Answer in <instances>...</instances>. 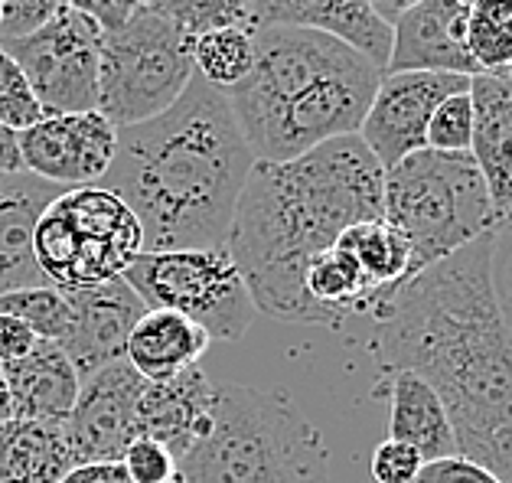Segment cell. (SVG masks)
<instances>
[{
	"label": "cell",
	"instance_id": "28",
	"mask_svg": "<svg viewBox=\"0 0 512 483\" xmlns=\"http://www.w3.org/2000/svg\"><path fill=\"white\" fill-rule=\"evenodd\" d=\"M0 314L17 317L20 324H27L36 333V340L62 343V337H66V330H69L66 294L49 288V284L0 294Z\"/></svg>",
	"mask_w": 512,
	"mask_h": 483
},
{
	"label": "cell",
	"instance_id": "41",
	"mask_svg": "<svg viewBox=\"0 0 512 483\" xmlns=\"http://www.w3.org/2000/svg\"><path fill=\"white\" fill-rule=\"evenodd\" d=\"M137 4H141V7H147V0H137Z\"/></svg>",
	"mask_w": 512,
	"mask_h": 483
},
{
	"label": "cell",
	"instance_id": "8",
	"mask_svg": "<svg viewBox=\"0 0 512 483\" xmlns=\"http://www.w3.org/2000/svg\"><path fill=\"white\" fill-rule=\"evenodd\" d=\"M196 76L193 36L134 10L115 30H102L98 46V111L115 128H131L167 111Z\"/></svg>",
	"mask_w": 512,
	"mask_h": 483
},
{
	"label": "cell",
	"instance_id": "16",
	"mask_svg": "<svg viewBox=\"0 0 512 483\" xmlns=\"http://www.w3.org/2000/svg\"><path fill=\"white\" fill-rule=\"evenodd\" d=\"M473 138L470 157L483 173L493 203V232L512 226V69L470 79Z\"/></svg>",
	"mask_w": 512,
	"mask_h": 483
},
{
	"label": "cell",
	"instance_id": "33",
	"mask_svg": "<svg viewBox=\"0 0 512 483\" xmlns=\"http://www.w3.org/2000/svg\"><path fill=\"white\" fill-rule=\"evenodd\" d=\"M424 467V457L408 448L402 441H382L372 454V480L376 483H418V474Z\"/></svg>",
	"mask_w": 512,
	"mask_h": 483
},
{
	"label": "cell",
	"instance_id": "11",
	"mask_svg": "<svg viewBox=\"0 0 512 483\" xmlns=\"http://www.w3.org/2000/svg\"><path fill=\"white\" fill-rule=\"evenodd\" d=\"M467 89L470 79L451 72H382L356 138L369 147L382 170H392L398 160L424 147L434 108Z\"/></svg>",
	"mask_w": 512,
	"mask_h": 483
},
{
	"label": "cell",
	"instance_id": "25",
	"mask_svg": "<svg viewBox=\"0 0 512 483\" xmlns=\"http://www.w3.org/2000/svg\"><path fill=\"white\" fill-rule=\"evenodd\" d=\"M255 63V33L245 27H226L193 36V69L212 89H235Z\"/></svg>",
	"mask_w": 512,
	"mask_h": 483
},
{
	"label": "cell",
	"instance_id": "32",
	"mask_svg": "<svg viewBox=\"0 0 512 483\" xmlns=\"http://www.w3.org/2000/svg\"><path fill=\"white\" fill-rule=\"evenodd\" d=\"M59 10H66V0H0V43L36 33Z\"/></svg>",
	"mask_w": 512,
	"mask_h": 483
},
{
	"label": "cell",
	"instance_id": "23",
	"mask_svg": "<svg viewBox=\"0 0 512 483\" xmlns=\"http://www.w3.org/2000/svg\"><path fill=\"white\" fill-rule=\"evenodd\" d=\"M72 467L62 425L17 418L0 425V483H59Z\"/></svg>",
	"mask_w": 512,
	"mask_h": 483
},
{
	"label": "cell",
	"instance_id": "5",
	"mask_svg": "<svg viewBox=\"0 0 512 483\" xmlns=\"http://www.w3.org/2000/svg\"><path fill=\"white\" fill-rule=\"evenodd\" d=\"M177 483H330V448L287 392L216 386L212 425Z\"/></svg>",
	"mask_w": 512,
	"mask_h": 483
},
{
	"label": "cell",
	"instance_id": "4",
	"mask_svg": "<svg viewBox=\"0 0 512 483\" xmlns=\"http://www.w3.org/2000/svg\"><path fill=\"white\" fill-rule=\"evenodd\" d=\"M255 63L226 92L255 164H284L356 134L382 69L330 33L258 27Z\"/></svg>",
	"mask_w": 512,
	"mask_h": 483
},
{
	"label": "cell",
	"instance_id": "17",
	"mask_svg": "<svg viewBox=\"0 0 512 483\" xmlns=\"http://www.w3.org/2000/svg\"><path fill=\"white\" fill-rule=\"evenodd\" d=\"M216 386L193 366L167 382H147L134 408V438H151L177 457L186 454L209 431Z\"/></svg>",
	"mask_w": 512,
	"mask_h": 483
},
{
	"label": "cell",
	"instance_id": "36",
	"mask_svg": "<svg viewBox=\"0 0 512 483\" xmlns=\"http://www.w3.org/2000/svg\"><path fill=\"white\" fill-rule=\"evenodd\" d=\"M66 7L92 17L102 30H115L128 20L134 10H141L137 0H66Z\"/></svg>",
	"mask_w": 512,
	"mask_h": 483
},
{
	"label": "cell",
	"instance_id": "21",
	"mask_svg": "<svg viewBox=\"0 0 512 483\" xmlns=\"http://www.w3.org/2000/svg\"><path fill=\"white\" fill-rule=\"evenodd\" d=\"M376 395L389 399V438L415 448L424 464L457 454L454 428L437 392L415 373L379 376Z\"/></svg>",
	"mask_w": 512,
	"mask_h": 483
},
{
	"label": "cell",
	"instance_id": "1",
	"mask_svg": "<svg viewBox=\"0 0 512 483\" xmlns=\"http://www.w3.org/2000/svg\"><path fill=\"white\" fill-rule=\"evenodd\" d=\"M493 232L424 268L372 311L379 376L415 373L451 418L457 454L512 483V333L490 284Z\"/></svg>",
	"mask_w": 512,
	"mask_h": 483
},
{
	"label": "cell",
	"instance_id": "13",
	"mask_svg": "<svg viewBox=\"0 0 512 483\" xmlns=\"http://www.w3.org/2000/svg\"><path fill=\"white\" fill-rule=\"evenodd\" d=\"M147 382L131 369L128 359H115L95 373L82 376L76 405L62 421V435L72 464L121 461L134 441V408Z\"/></svg>",
	"mask_w": 512,
	"mask_h": 483
},
{
	"label": "cell",
	"instance_id": "20",
	"mask_svg": "<svg viewBox=\"0 0 512 483\" xmlns=\"http://www.w3.org/2000/svg\"><path fill=\"white\" fill-rule=\"evenodd\" d=\"M4 379L17 421H53V425L69 418L82 382L66 350L53 340H40L23 359L4 366Z\"/></svg>",
	"mask_w": 512,
	"mask_h": 483
},
{
	"label": "cell",
	"instance_id": "19",
	"mask_svg": "<svg viewBox=\"0 0 512 483\" xmlns=\"http://www.w3.org/2000/svg\"><path fill=\"white\" fill-rule=\"evenodd\" d=\"M59 193L66 187L33 177L30 170L0 173V294L46 284L33 255V235Z\"/></svg>",
	"mask_w": 512,
	"mask_h": 483
},
{
	"label": "cell",
	"instance_id": "26",
	"mask_svg": "<svg viewBox=\"0 0 512 483\" xmlns=\"http://www.w3.org/2000/svg\"><path fill=\"white\" fill-rule=\"evenodd\" d=\"M467 53L480 72L512 69V0H473Z\"/></svg>",
	"mask_w": 512,
	"mask_h": 483
},
{
	"label": "cell",
	"instance_id": "27",
	"mask_svg": "<svg viewBox=\"0 0 512 483\" xmlns=\"http://www.w3.org/2000/svg\"><path fill=\"white\" fill-rule=\"evenodd\" d=\"M147 10L170 20L186 36L226 27L252 30V0H147Z\"/></svg>",
	"mask_w": 512,
	"mask_h": 483
},
{
	"label": "cell",
	"instance_id": "6",
	"mask_svg": "<svg viewBox=\"0 0 512 483\" xmlns=\"http://www.w3.org/2000/svg\"><path fill=\"white\" fill-rule=\"evenodd\" d=\"M382 219L405 235L408 281L493 232V203L470 154L421 151L385 170Z\"/></svg>",
	"mask_w": 512,
	"mask_h": 483
},
{
	"label": "cell",
	"instance_id": "24",
	"mask_svg": "<svg viewBox=\"0 0 512 483\" xmlns=\"http://www.w3.org/2000/svg\"><path fill=\"white\" fill-rule=\"evenodd\" d=\"M336 245L356 258L359 268L369 275V281L382 291V301L408 281L411 249H408L405 235L395 226H389L385 219L356 222V226H349L340 239H336Z\"/></svg>",
	"mask_w": 512,
	"mask_h": 483
},
{
	"label": "cell",
	"instance_id": "14",
	"mask_svg": "<svg viewBox=\"0 0 512 483\" xmlns=\"http://www.w3.org/2000/svg\"><path fill=\"white\" fill-rule=\"evenodd\" d=\"M66 304L69 330L59 346L72 359L79 379L115 363V359H124V346H128L134 324L147 314L141 297L131 291L124 278H111L82 291H66Z\"/></svg>",
	"mask_w": 512,
	"mask_h": 483
},
{
	"label": "cell",
	"instance_id": "30",
	"mask_svg": "<svg viewBox=\"0 0 512 483\" xmlns=\"http://www.w3.org/2000/svg\"><path fill=\"white\" fill-rule=\"evenodd\" d=\"M43 118V108L36 102L23 69L14 63V56L0 46V125L10 131H23Z\"/></svg>",
	"mask_w": 512,
	"mask_h": 483
},
{
	"label": "cell",
	"instance_id": "18",
	"mask_svg": "<svg viewBox=\"0 0 512 483\" xmlns=\"http://www.w3.org/2000/svg\"><path fill=\"white\" fill-rule=\"evenodd\" d=\"M304 27L330 33L353 46L382 72L392 53V27L376 17L369 0H252V30Z\"/></svg>",
	"mask_w": 512,
	"mask_h": 483
},
{
	"label": "cell",
	"instance_id": "12",
	"mask_svg": "<svg viewBox=\"0 0 512 483\" xmlns=\"http://www.w3.org/2000/svg\"><path fill=\"white\" fill-rule=\"evenodd\" d=\"M118 128L102 111L43 115L36 125L17 134L20 164L56 187H95L111 167Z\"/></svg>",
	"mask_w": 512,
	"mask_h": 483
},
{
	"label": "cell",
	"instance_id": "37",
	"mask_svg": "<svg viewBox=\"0 0 512 483\" xmlns=\"http://www.w3.org/2000/svg\"><path fill=\"white\" fill-rule=\"evenodd\" d=\"M36 343L40 340H36V333L27 324H20L17 317L0 314V366L17 363V359L27 356Z\"/></svg>",
	"mask_w": 512,
	"mask_h": 483
},
{
	"label": "cell",
	"instance_id": "29",
	"mask_svg": "<svg viewBox=\"0 0 512 483\" xmlns=\"http://www.w3.org/2000/svg\"><path fill=\"white\" fill-rule=\"evenodd\" d=\"M470 138H473V102L467 89L444 98L434 108L428 131H424V147L441 154H470Z\"/></svg>",
	"mask_w": 512,
	"mask_h": 483
},
{
	"label": "cell",
	"instance_id": "9",
	"mask_svg": "<svg viewBox=\"0 0 512 483\" xmlns=\"http://www.w3.org/2000/svg\"><path fill=\"white\" fill-rule=\"evenodd\" d=\"M121 278L147 311H173L193 320L209 340H242L258 314L226 249L141 252Z\"/></svg>",
	"mask_w": 512,
	"mask_h": 483
},
{
	"label": "cell",
	"instance_id": "31",
	"mask_svg": "<svg viewBox=\"0 0 512 483\" xmlns=\"http://www.w3.org/2000/svg\"><path fill=\"white\" fill-rule=\"evenodd\" d=\"M131 483H177V457L151 438H134L121 454Z\"/></svg>",
	"mask_w": 512,
	"mask_h": 483
},
{
	"label": "cell",
	"instance_id": "38",
	"mask_svg": "<svg viewBox=\"0 0 512 483\" xmlns=\"http://www.w3.org/2000/svg\"><path fill=\"white\" fill-rule=\"evenodd\" d=\"M59 483H131L121 461L111 464H76Z\"/></svg>",
	"mask_w": 512,
	"mask_h": 483
},
{
	"label": "cell",
	"instance_id": "7",
	"mask_svg": "<svg viewBox=\"0 0 512 483\" xmlns=\"http://www.w3.org/2000/svg\"><path fill=\"white\" fill-rule=\"evenodd\" d=\"M141 252L144 235L134 213L98 183L59 193L33 235L40 275L62 294L121 278Z\"/></svg>",
	"mask_w": 512,
	"mask_h": 483
},
{
	"label": "cell",
	"instance_id": "10",
	"mask_svg": "<svg viewBox=\"0 0 512 483\" xmlns=\"http://www.w3.org/2000/svg\"><path fill=\"white\" fill-rule=\"evenodd\" d=\"M23 69L43 115H72V111H98V46L102 27L79 14H59L23 40L0 43Z\"/></svg>",
	"mask_w": 512,
	"mask_h": 483
},
{
	"label": "cell",
	"instance_id": "34",
	"mask_svg": "<svg viewBox=\"0 0 512 483\" xmlns=\"http://www.w3.org/2000/svg\"><path fill=\"white\" fill-rule=\"evenodd\" d=\"M490 284L496 307L503 314V324L512 333V226H503L493 232L490 245Z\"/></svg>",
	"mask_w": 512,
	"mask_h": 483
},
{
	"label": "cell",
	"instance_id": "40",
	"mask_svg": "<svg viewBox=\"0 0 512 483\" xmlns=\"http://www.w3.org/2000/svg\"><path fill=\"white\" fill-rule=\"evenodd\" d=\"M418 4H421V0H369V7L376 10V17L389 23V27L402 14H408L411 7H418Z\"/></svg>",
	"mask_w": 512,
	"mask_h": 483
},
{
	"label": "cell",
	"instance_id": "3",
	"mask_svg": "<svg viewBox=\"0 0 512 483\" xmlns=\"http://www.w3.org/2000/svg\"><path fill=\"white\" fill-rule=\"evenodd\" d=\"M255 167L226 92L199 76L157 118L118 128L98 187L118 193L144 252L226 249L235 206Z\"/></svg>",
	"mask_w": 512,
	"mask_h": 483
},
{
	"label": "cell",
	"instance_id": "2",
	"mask_svg": "<svg viewBox=\"0 0 512 483\" xmlns=\"http://www.w3.org/2000/svg\"><path fill=\"white\" fill-rule=\"evenodd\" d=\"M385 170L356 134L284 164H255L235 206L226 252L255 311L317 327L304 271L356 222L382 219Z\"/></svg>",
	"mask_w": 512,
	"mask_h": 483
},
{
	"label": "cell",
	"instance_id": "22",
	"mask_svg": "<svg viewBox=\"0 0 512 483\" xmlns=\"http://www.w3.org/2000/svg\"><path fill=\"white\" fill-rule=\"evenodd\" d=\"M209 333L173 311H147L134 324L124 359L144 382H167L203 363Z\"/></svg>",
	"mask_w": 512,
	"mask_h": 483
},
{
	"label": "cell",
	"instance_id": "35",
	"mask_svg": "<svg viewBox=\"0 0 512 483\" xmlns=\"http://www.w3.org/2000/svg\"><path fill=\"white\" fill-rule=\"evenodd\" d=\"M418 483H503L493 470H486L477 461L451 454V457H437L421 467Z\"/></svg>",
	"mask_w": 512,
	"mask_h": 483
},
{
	"label": "cell",
	"instance_id": "39",
	"mask_svg": "<svg viewBox=\"0 0 512 483\" xmlns=\"http://www.w3.org/2000/svg\"><path fill=\"white\" fill-rule=\"evenodd\" d=\"M23 170L20 164V147H17V131L0 125V173Z\"/></svg>",
	"mask_w": 512,
	"mask_h": 483
},
{
	"label": "cell",
	"instance_id": "15",
	"mask_svg": "<svg viewBox=\"0 0 512 483\" xmlns=\"http://www.w3.org/2000/svg\"><path fill=\"white\" fill-rule=\"evenodd\" d=\"M473 0H421L392 23L385 72H451L480 76L467 53V14Z\"/></svg>",
	"mask_w": 512,
	"mask_h": 483
}]
</instances>
